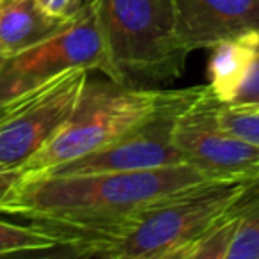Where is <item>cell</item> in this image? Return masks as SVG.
<instances>
[{
	"label": "cell",
	"instance_id": "obj_3",
	"mask_svg": "<svg viewBox=\"0 0 259 259\" xmlns=\"http://www.w3.org/2000/svg\"><path fill=\"white\" fill-rule=\"evenodd\" d=\"M96 8L114 82L144 87L181 75L190 52L178 32L174 0H85Z\"/></svg>",
	"mask_w": 259,
	"mask_h": 259
},
{
	"label": "cell",
	"instance_id": "obj_10",
	"mask_svg": "<svg viewBox=\"0 0 259 259\" xmlns=\"http://www.w3.org/2000/svg\"><path fill=\"white\" fill-rule=\"evenodd\" d=\"M64 23L66 20L43 11L36 0H4L0 4V54L15 57L50 37Z\"/></svg>",
	"mask_w": 259,
	"mask_h": 259
},
{
	"label": "cell",
	"instance_id": "obj_17",
	"mask_svg": "<svg viewBox=\"0 0 259 259\" xmlns=\"http://www.w3.org/2000/svg\"><path fill=\"white\" fill-rule=\"evenodd\" d=\"M30 91H34L32 87H29L22 78H18L15 73L6 69L2 64V68H0V105L16 100Z\"/></svg>",
	"mask_w": 259,
	"mask_h": 259
},
{
	"label": "cell",
	"instance_id": "obj_5",
	"mask_svg": "<svg viewBox=\"0 0 259 259\" xmlns=\"http://www.w3.org/2000/svg\"><path fill=\"white\" fill-rule=\"evenodd\" d=\"M89 71L73 68L27 93L0 121V165L22 170L73 114Z\"/></svg>",
	"mask_w": 259,
	"mask_h": 259
},
{
	"label": "cell",
	"instance_id": "obj_12",
	"mask_svg": "<svg viewBox=\"0 0 259 259\" xmlns=\"http://www.w3.org/2000/svg\"><path fill=\"white\" fill-rule=\"evenodd\" d=\"M233 211L236 227L227 259H259V178L241 194Z\"/></svg>",
	"mask_w": 259,
	"mask_h": 259
},
{
	"label": "cell",
	"instance_id": "obj_20",
	"mask_svg": "<svg viewBox=\"0 0 259 259\" xmlns=\"http://www.w3.org/2000/svg\"><path fill=\"white\" fill-rule=\"evenodd\" d=\"M23 96H25V94H23ZM23 96L16 98V100H13V101H8V103H4V105H0V121H2V119H4L8 114H11L13 108H15L16 105H18L20 101H22V98H23Z\"/></svg>",
	"mask_w": 259,
	"mask_h": 259
},
{
	"label": "cell",
	"instance_id": "obj_8",
	"mask_svg": "<svg viewBox=\"0 0 259 259\" xmlns=\"http://www.w3.org/2000/svg\"><path fill=\"white\" fill-rule=\"evenodd\" d=\"M4 68L32 89L73 68L101 71L110 80L115 76L100 18L91 2H85L50 37L15 57L6 59Z\"/></svg>",
	"mask_w": 259,
	"mask_h": 259
},
{
	"label": "cell",
	"instance_id": "obj_9",
	"mask_svg": "<svg viewBox=\"0 0 259 259\" xmlns=\"http://www.w3.org/2000/svg\"><path fill=\"white\" fill-rule=\"evenodd\" d=\"M178 32L188 52L259 30V0H174Z\"/></svg>",
	"mask_w": 259,
	"mask_h": 259
},
{
	"label": "cell",
	"instance_id": "obj_14",
	"mask_svg": "<svg viewBox=\"0 0 259 259\" xmlns=\"http://www.w3.org/2000/svg\"><path fill=\"white\" fill-rule=\"evenodd\" d=\"M61 247L59 240L34 226H16L0 220V257L18 252H37Z\"/></svg>",
	"mask_w": 259,
	"mask_h": 259
},
{
	"label": "cell",
	"instance_id": "obj_11",
	"mask_svg": "<svg viewBox=\"0 0 259 259\" xmlns=\"http://www.w3.org/2000/svg\"><path fill=\"white\" fill-rule=\"evenodd\" d=\"M259 48V30L238 34L217 43L208 62L209 89L222 105H231Z\"/></svg>",
	"mask_w": 259,
	"mask_h": 259
},
{
	"label": "cell",
	"instance_id": "obj_4",
	"mask_svg": "<svg viewBox=\"0 0 259 259\" xmlns=\"http://www.w3.org/2000/svg\"><path fill=\"white\" fill-rule=\"evenodd\" d=\"M176 89H148L87 78L73 114L59 134L23 165L22 176L43 172L107 146L155 115Z\"/></svg>",
	"mask_w": 259,
	"mask_h": 259
},
{
	"label": "cell",
	"instance_id": "obj_2",
	"mask_svg": "<svg viewBox=\"0 0 259 259\" xmlns=\"http://www.w3.org/2000/svg\"><path fill=\"white\" fill-rule=\"evenodd\" d=\"M254 180L222 178L174 194L83 241L73 254L108 259H178L187 245L236 204Z\"/></svg>",
	"mask_w": 259,
	"mask_h": 259
},
{
	"label": "cell",
	"instance_id": "obj_1",
	"mask_svg": "<svg viewBox=\"0 0 259 259\" xmlns=\"http://www.w3.org/2000/svg\"><path fill=\"white\" fill-rule=\"evenodd\" d=\"M215 178L190 163L93 174L22 176L0 213L47 231L69 250L141 209Z\"/></svg>",
	"mask_w": 259,
	"mask_h": 259
},
{
	"label": "cell",
	"instance_id": "obj_13",
	"mask_svg": "<svg viewBox=\"0 0 259 259\" xmlns=\"http://www.w3.org/2000/svg\"><path fill=\"white\" fill-rule=\"evenodd\" d=\"M233 208L213 226H209L204 233L199 234L190 245H187L180 252L178 259H227V252H229L234 227H236V217Z\"/></svg>",
	"mask_w": 259,
	"mask_h": 259
},
{
	"label": "cell",
	"instance_id": "obj_18",
	"mask_svg": "<svg viewBox=\"0 0 259 259\" xmlns=\"http://www.w3.org/2000/svg\"><path fill=\"white\" fill-rule=\"evenodd\" d=\"M36 2L50 16H55V18L61 20L71 18L85 4V0H36Z\"/></svg>",
	"mask_w": 259,
	"mask_h": 259
},
{
	"label": "cell",
	"instance_id": "obj_16",
	"mask_svg": "<svg viewBox=\"0 0 259 259\" xmlns=\"http://www.w3.org/2000/svg\"><path fill=\"white\" fill-rule=\"evenodd\" d=\"M229 107L259 108V48L240 91H238V94L234 96L233 103Z\"/></svg>",
	"mask_w": 259,
	"mask_h": 259
},
{
	"label": "cell",
	"instance_id": "obj_7",
	"mask_svg": "<svg viewBox=\"0 0 259 259\" xmlns=\"http://www.w3.org/2000/svg\"><path fill=\"white\" fill-rule=\"evenodd\" d=\"M220 101L204 85L176 117L172 142L185 163L215 178H257L259 146L231 134L219 121Z\"/></svg>",
	"mask_w": 259,
	"mask_h": 259
},
{
	"label": "cell",
	"instance_id": "obj_15",
	"mask_svg": "<svg viewBox=\"0 0 259 259\" xmlns=\"http://www.w3.org/2000/svg\"><path fill=\"white\" fill-rule=\"evenodd\" d=\"M219 121L231 134L259 146V108L220 105Z\"/></svg>",
	"mask_w": 259,
	"mask_h": 259
},
{
	"label": "cell",
	"instance_id": "obj_22",
	"mask_svg": "<svg viewBox=\"0 0 259 259\" xmlns=\"http://www.w3.org/2000/svg\"><path fill=\"white\" fill-rule=\"evenodd\" d=\"M2 2H4V0H0V4H2Z\"/></svg>",
	"mask_w": 259,
	"mask_h": 259
},
{
	"label": "cell",
	"instance_id": "obj_6",
	"mask_svg": "<svg viewBox=\"0 0 259 259\" xmlns=\"http://www.w3.org/2000/svg\"><path fill=\"white\" fill-rule=\"evenodd\" d=\"M204 85L176 89L174 96L155 115L130 130L107 146L94 149L75 160L59 163L37 174H93V172H128L153 167L181 163L180 153L172 142L176 117L188 103L202 93ZM32 174V176H37ZM25 178V176H23Z\"/></svg>",
	"mask_w": 259,
	"mask_h": 259
},
{
	"label": "cell",
	"instance_id": "obj_19",
	"mask_svg": "<svg viewBox=\"0 0 259 259\" xmlns=\"http://www.w3.org/2000/svg\"><path fill=\"white\" fill-rule=\"evenodd\" d=\"M20 181H22V170L0 165V209Z\"/></svg>",
	"mask_w": 259,
	"mask_h": 259
},
{
	"label": "cell",
	"instance_id": "obj_21",
	"mask_svg": "<svg viewBox=\"0 0 259 259\" xmlns=\"http://www.w3.org/2000/svg\"><path fill=\"white\" fill-rule=\"evenodd\" d=\"M6 62V57H2V54H0V68H2V64Z\"/></svg>",
	"mask_w": 259,
	"mask_h": 259
}]
</instances>
